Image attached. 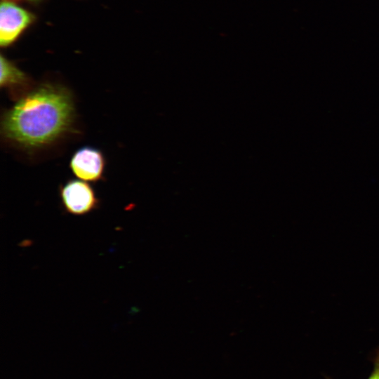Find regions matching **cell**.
Wrapping results in <instances>:
<instances>
[{
	"label": "cell",
	"instance_id": "2",
	"mask_svg": "<svg viewBox=\"0 0 379 379\" xmlns=\"http://www.w3.org/2000/svg\"><path fill=\"white\" fill-rule=\"evenodd\" d=\"M33 13L13 0H1L0 9V44L7 47L14 43L34 21Z\"/></svg>",
	"mask_w": 379,
	"mask_h": 379
},
{
	"label": "cell",
	"instance_id": "4",
	"mask_svg": "<svg viewBox=\"0 0 379 379\" xmlns=\"http://www.w3.org/2000/svg\"><path fill=\"white\" fill-rule=\"evenodd\" d=\"M105 159L102 152L92 147L77 149L69 161L72 173L81 180L98 182L102 178Z\"/></svg>",
	"mask_w": 379,
	"mask_h": 379
},
{
	"label": "cell",
	"instance_id": "5",
	"mask_svg": "<svg viewBox=\"0 0 379 379\" xmlns=\"http://www.w3.org/2000/svg\"><path fill=\"white\" fill-rule=\"evenodd\" d=\"M30 79L13 62L1 55L0 86L6 88L13 97L27 93Z\"/></svg>",
	"mask_w": 379,
	"mask_h": 379
},
{
	"label": "cell",
	"instance_id": "6",
	"mask_svg": "<svg viewBox=\"0 0 379 379\" xmlns=\"http://www.w3.org/2000/svg\"><path fill=\"white\" fill-rule=\"evenodd\" d=\"M367 379H379V349L377 350L373 358V368Z\"/></svg>",
	"mask_w": 379,
	"mask_h": 379
},
{
	"label": "cell",
	"instance_id": "3",
	"mask_svg": "<svg viewBox=\"0 0 379 379\" xmlns=\"http://www.w3.org/2000/svg\"><path fill=\"white\" fill-rule=\"evenodd\" d=\"M60 196L67 212L76 215L91 213L99 203L93 187L81 180L67 181L60 186Z\"/></svg>",
	"mask_w": 379,
	"mask_h": 379
},
{
	"label": "cell",
	"instance_id": "7",
	"mask_svg": "<svg viewBox=\"0 0 379 379\" xmlns=\"http://www.w3.org/2000/svg\"><path fill=\"white\" fill-rule=\"evenodd\" d=\"M28 1H32V2H39L41 0H28Z\"/></svg>",
	"mask_w": 379,
	"mask_h": 379
},
{
	"label": "cell",
	"instance_id": "1",
	"mask_svg": "<svg viewBox=\"0 0 379 379\" xmlns=\"http://www.w3.org/2000/svg\"><path fill=\"white\" fill-rule=\"evenodd\" d=\"M74 118L71 93L60 85L44 84L19 98L4 113L1 133L22 148H41L69 132Z\"/></svg>",
	"mask_w": 379,
	"mask_h": 379
}]
</instances>
